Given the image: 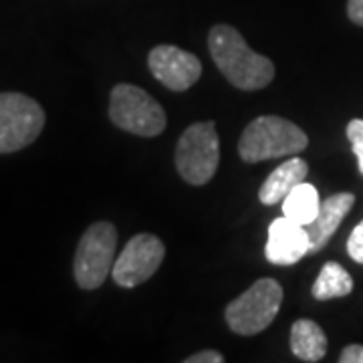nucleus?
Masks as SVG:
<instances>
[{"instance_id":"nucleus-16","label":"nucleus","mask_w":363,"mask_h":363,"mask_svg":"<svg viewBox=\"0 0 363 363\" xmlns=\"http://www.w3.org/2000/svg\"><path fill=\"white\" fill-rule=\"evenodd\" d=\"M347 252L355 262L363 264V220L353 228L350 240H347Z\"/></svg>"},{"instance_id":"nucleus-18","label":"nucleus","mask_w":363,"mask_h":363,"mask_svg":"<svg viewBox=\"0 0 363 363\" xmlns=\"http://www.w3.org/2000/svg\"><path fill=\"white\" fill-rule=\"evenodd\" d=\"M339 362L341 363H363V345H359V343L347 345L345 350L341 351V355H339Z\"/></svg>"},{"instance_id":"nucleus-9","label":"nucleus","mask_w":363,"mask_h":363,"mask_svg":"<svg viewBox=\"0 0 363 363\" xmlns=\"http://www.w3.org/2000/svg\"><path fill=\"white\" fill-rule=\"evenodd\" d=\"M147 65L152 75L172 91H186L202 75V63L192 52L174 45H160L152 49Z\"/></svg>"},{"instance_id":"nucleus-14","label":"nucleus","mask_w":363,"mask_h":363,"mask_svg":"<svg viewBox=\"0 0 363 363\" xmlns=\"http://www.w3.org/2000/svg\"><path fill=\"white\" fill-rule=\"evenodd\" d=\"M319 206H321V200H319L317 188L313 184L301 182L283 200V216L307 226L317 216Z\"/></svg>"},{"instance_id":"nucleus-5","label":"nucleus","mask_w":363,"mask_h":363,"mask_svg":"<svg viewBox=\"0 0 363 363\" xmlns=\"http://www.w3.org/2000/svg\"><path fill=\"white\" fill-rule=\"evenodd\" d=\"M109 117L117 128L142 138H154L166 130V111L162 105L130 83L113 87L109 97Z\"/></svg>"},{"instance_id":"nucleus-8","label":"nucleus","mask_w":363,"mask_h":363,"mask_svg":"<svg viewBox=\"0 0 363 363\" xmlns=\"http://www.w3.org/2000/svg\"><path fill=\"white\" fill-rule=\"evenodd\" d=\"M166 257V247L156 234L133 236L116 259L111 277L123 289H133L152 279Z\"/></svg>"},{"instance_id":"nucleus-7","label":"nucleus","mask_w":363,"mask_h":363,"mask_svg":"<svg viewBox=\"0 0 363 363\" xmlns=\"http://www.w3.org/2000/svg\"><path fill=\"white\" fill-rule=\"evenodd\" d=\"M45 128V111L25 93H0V154H13L35 142Z\"/></svg>"},{"instance_id":"nucleus-4","label":"nucleus","mask_w":363,"mask_h":363,"mask_svg":"<svg viewBox=\"0 0 363 363\" xmlns=\"http://www.w3.org/2000/svg\"><path fill=\"white\" fill-rule=\"evenodd\" d=\"M283 303V286L274 279H259L226 307V323L238 335H257L274 321Z\"/></svg>"},{"instance_id":"nucleus-17","label":"nucleus","mask_w":363,"mask_h":363,"mask_svg":"<svg viewBox=\"0 0 363 363\" xmlns=\"http://www.w3.org/2000/svg\"><path fill=\"white\" fill-rule=\"evenodd\" d=\"M224 362V355H222L220 351H198L194 355H190V357H186V363H222Z\"/></svg>"},{"instance_id":"nucleus-20","label":"nucleus","mask_w":363,"mask_h":363,"mask_svg":"<svg viewBox=\"0 0 363 363\" xmlns=\"http://www.w3.org/2000/svg\"><path fill=\"white\" fill-rule=\"evenodd\" d=\"M347 14L355 25L363 26V0H350L347 2Z\"/></svg>"},{"instance_id":"nucleus-13","label":"nucleus","mask_w":363,"mask_h":363,"mask_svg":"<svg viewBox=\"0 0 363 363\" xmlns=\"http://www.w3.org/2000/svg\"><path fill=\"white\" fill-rule=\"evenodd\" d=\"M291 351L301 362H321L327 353L323 329L311 319H298L291 329Z\"/></svg>"},{"instance_id":"nucleus-1","label":"nucleus","mask_w":363,"mask_h":363,"mask_svg":"<svg viewBox=\"0 0 363 363\" xmlns=\"http://www.w3.org/2000/svg\"><path fill=\"white\" fill-rule=\"evenodd\" d=\"M208 49L222 75L238 89H264L274 77L271 59L252 51L234 26H212L208 35Z\"/></svg>"},{"instance_id":"nucleus-3","label":"nucleus","mask_w":363,"mask_h":363,"mask_svg":"<svg viewBox=\"0 0 363 363\" xmlns=\"http://www.w3.org/2000/svg\"><path fill=\"white\" fill-rule=\"evenodd\" d=\"M117 230L111 222H95L85 230L75 252V281L81 289L93 291L104 285L116 264Z\"/></svg>"},{"instance_id":"nucleus-11","label":"nucleus","mask_w":363,"mask_h":363,"mask_svg":"<svg viewBox=\"0 0 363 363\" xmlns=\"http://www.w3.org/2000/svg\"><path fill=\"white\" fill-rule=\"evenodd\" d=\"M353 204H355V196L351 192L333 194L329 196L325 202H321L317 216L305 226L309 233V240H311V252L321 250L329 242V238L335 234L339 224L350 214Z\"/></svg>"},{"instance_id":"nucleus-6","label":"nucleus","mask_w":363,"mask_h":363,"mask_svg":"<svg viewBox=\"0 0 363 363\" xmlns=\"http://www.w3.org/2000/svg\"><path fill=\"white\" fill-rule=\"evenodd\" d=\"M220 162V142L212 121L192 123L176 145V168L188 184L202 186L214 178Z\"/></svg>"},{"instance_id":"nucleus-2","label":"nucleus","mask_w":363,"mask_h":363,"mask_svg":"<svg viewBox=\"0 0 363 363\" xmlns=\"http://www.w3.org/2000/svg\"><path fill=\"white\" fill-rule=\"evenodd\" d=\"M309 145L307 133L279 116H262L250 121L238 142V156L248 164L295 156Z\"/></svg>"},{"instance_id":"nucleus-21","label":"nucleus","mask_w":363,"mask_h":363,"mask_svg":"<svg viewBox=\"0 0 363 363\" xmlns=\"http://www.w3.org/2000/svg\"><path fill=\"white\" fill-rule=\"evenodd\" d=\"M351 147H353V154L357 157V166H359V172H362L363 176V142L351 143Z\"/></svg>"},{"instance_id":"nucleus-12","label":"nucleus","mask_w":363,"mask_h":363,"mask_svg":"<svg viewBox=\"0 0 363 363\" xmlns=\"http://www.w3.org/2000/svg\"><path fill=\"white\" fill-rule=\"evenodd\" d=\"M307 174H309V166L305 160L293 156L291 160L283 162L260 186V202L267 206H274V204L283 202L295 186L305 182Z\"/></svg>"},{"instance_id":"nucleus-15","label":"nucleus","mask_w":363,"mask_h":363,"mask_svg":"<svg viewBox=\"0 0 363 363\" xmlns=\"http://www.w3.org/2000/svg\"><path fill=\"white\" fill-rule=\"evenodd\" d=\"M351 291H353V279L339 262H325L311 289L313 297L317 301L345 297Z\"/></svg>"},{"instance_id":"nucleus-10","label":"nucleus","mask_w":363,"mask_h":363,"mask_svg":"<svg viewBox=\"0 0 363 363\" xmlns=\"http://www.w3.org/2000/svg\"><path fill=\"white\" fill-rule=\"evenodd\" d=\"M307 252H311L309 233L303 224L291 218H277L269 226V242L264 247L267 260L272 264H295Z\"/></svg>"},{"instance_id":"nucleus-19","label":"nucleus","mask_w":363,"mask_h":363,"mask_svg":"<svg viewBox=\"0 0 363 363\" xmlns=\"http://www.w3.org/2000/svg\"><path fill=\"white\" fill-rule=\"evenodd\" d=\"M347 140L351 143L363 142V119H353L347 123Z\"/></svg>"}]
</instances>
